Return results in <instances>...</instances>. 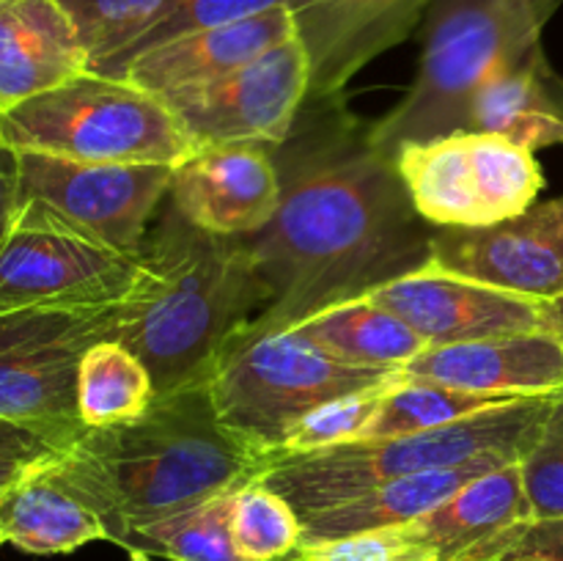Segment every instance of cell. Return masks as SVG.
<instances>
[{
    "label": "cell",
    "instance_id": "33",
    "mask_svg": "<svg viewBox=\"0 0 563 561\" xmlns=\"http://www.w3.org/2000/svg\"><path fill=\"white\" fill-rule=\"evenodd\" d=\"M108 311L60 314V311H16L0 314V355L22 346H44L55 341L102 339Z\"/></svg>",
    "mask_w": 563,
    "mask_h": 561
},
{
    "label": "cell",
    "instance_id": "30",
    "mask_svg": "<svg viewBox=\"0 0 563 561\" xmlns=\"http://www.w3.org/2000/svg\"><path fill=\"white\" fill-rule=\"evenodd\" d=\"M88 53V66L124 50L168 0H58Z\"/></svg>",
    "mask_w": 563,
    "mask_h": 561
},
{
    "label": "cell",
    "instance_id": "11",
    "mask_svg": "<svg viewBox=\"0 0 563 561\" xmlns=\"http://www.w3.org/2000/svg\"><path fill=\"white\" fill-rule=\"evenodd\" d=\"M308 91V55L300 38L291 36L229 75L163 94V102L196 148L218 143L280 146L291 135Z\"/></svg>",
    "mask_w": 563,
    "mask_h": 561
},
{
    "label": "cell",
    "instance_id": "15",
    "mask_svg": "<svg viewBox=\"0 0 563 561\" xmlns=\"http://www.w3.org/2000/svg\"><path fill=\"white\" fill-rule=\"evenodd\" d=\"M168 201L209 234H256L280 207V176L273 146L218 143L196 148L174 168Z\"/></svg>",
    "mask_w": 563,
    "mask_h": 561
},
{
    "label": "cell",
    "instance_id": "39",
    "mask_svg": "<svg viewBox=\"0 0 563 561\" xmlns=\"http://www.w3.org/2000/svg\"><path fill=\"white\" fill-rule=\"evenodd\" d=\"M130 561H154V556L146 550H130Z\"/></svg>",
    "mask_w": 563,
    "mask_h": 561
},
{
    "label": "cell",
    "instance_id": "19",
    "mask_svg": "<svg viewBox=\"0 0 563 561\" xmlns=\"http://www.w3.org/2000/svg\"><path fill=\"white\" fill-rule=\"evenodd\" d=\"M88 72V53L58 0H0V110Z\"/></svg>",
    "mask_w": 563,
    "mask_h": 561
},
{
    "label": "cell",
    "instance_id": "9",
    "mask_svg": "<svg viewBox=\"0 0 563 561\" xmlns=\"http://www.w3.org/2000/svg\"><path fill=\"white\" fill-rule=\"evenodd\" d=\"M143 278V256L91 242L20 201L0 240V314H102L121 306Z\"/></svg>",
    "mask_w": 563,
    "mask_h": 561
},
{
    "label": "cell",
    "instance_id": "27",
    "mask_svg": "<svg viewBox=\"0 0 563 561\" xmlns=\"http://www.w3.org/2000/svg\"><path fill=\"white\" fill-rule=\"evenodd\" d=\"M234 493H223L168 520L137 528L124 539L121 548L146 550L170 561H242L231 539Z\"/></svg>",
    "mask_w": 563,
    "mask_h": 561
},
{
    "label": "cell",
    "instance_id": "2",
    "mask_svg": "<svg viewBox=\"0 0 563 561\" xmlns=\"http://www.w3.org/2000/svg\"><path fill=\"white\" fill-rule=\"evenodd\" d=\"M102 520L108 542L168 520L262 471V457L234 438L214 410L209 383L157 394L146 413L113 427H82L42 468Z\"/></svg>",
    "mask_w": 563,
    "mask_h": 561
},
{
    "label": "cell",
    "instance_id": "1",
    "mask_svg": "<svg viewBox=\"0 0 563 561\" xmlns=\"http://www.w3.org/2000/svg\"><path fill=\"white\" fill-rule=\"evenodd\" d=\"M273 157L280 207L242 237L267 289V308L247 328H297L432 262L438 229L416 212L396 160L372 146L368 124L341 97L306 99Z\"/></svg>",
    "mask_w": 563,
    "mask_h": 561
},
{
    "label": "cell",
    "instance_id": "12",
    "mask_svg": "<svg viewBox=\"0 0 563 561\" xmlns=\"http://www.w3.org/2000/svg\"><path fill=\"white\" fill-rule=\"evenodd\" d=\"M368 297L405 319L429 346L498 336L561 333L553 300L500 289L432 264L379 286Z\"/></svg>",
    "mask_w": 563,
    "mask_h": 561
},
{
    "label": "cell",
    "instance_id": "36",
    "mask_svg": "<svg viewBox=\"0 0 563 561\" xmlns=\"http://www.w3.org/2000/svg\"><path fill=\"white\" fill-rule=\"evenodd\" d=\"M278 561H401V544L394 528L352 534L330 542L300 544Z\"/></svg>",
    "mask_w": 563,
    "mask_h": 561
},
{
    "label": "cell",
    "instance_id": "13",
    "mask_svg": "<svg viewBox=\"0 0 563 561\" xmlns=\"http://www.w3.org/2000/svg\"><path fill=\"white\" fill-rule=\"evenodd\" d=\"M432 267L539 300L563 295V196L493 229H438Z\"/></svg>",
    "mask_w": 563,
    "mask_h": 561
},
{
    "label": "cell",
    "instance_id": "22",
    "mask_svg": "<svg viewBox=\"0 0 563 561\" xmlns=\"http://www.w3.org/2000/svg\"><path fill=\"white\" fill-rule=\"evenodd\" d=\"M97 339L55 341L0 355V421L82 427L77 416V363Z\"/></svg>",
    "mask_w": 563,
    "mask_h": 561
},
{
    "label": "cell",
    "instance_id": "26",
    "mask_svg": "<svg viewBox=\"0 0 563 561\" xmlns=\"http://www.w3.org/2000/svg\"><path fill=\"white\" fill-rule=\"evenodd\" d=\"M515 399H495V396L467 394V391L445 388V385L427 383V380L401 377L385 388L372 421L363 427L357 440L374 438H401V435L429 432V429L445 427L460 418L473 416L487 407L504 405Z\"/></svg>",
    "mask_w": 563,
    "mask_h": 561
},
{
    "label": "cell",
    "instance_id": "23",
    "mask_svg": "<svg viewBox=\"0 0 563 561\" xmlns=\"http://www.w3.org/2000/svg\"><path fill=\"white\" fill-rule=\"evenodd\" d=\"M0 534L25 553H71L97 539H108V528L80 498L60 487L42 468L25 473L0 493Z\"/></svg>",
    "mask_w": 563,
    "mask_h": 561
},
{
    "label": "cell",
    "instance_id": "21",
    "mask_svg": "<svg viewBox=\"0 0 563 561\" xmlns=\"http://www.w3.org/2000/svg\"><path fill=\"white\" fill-rule=\"evenodd\" d=\"M467 130L504 135L531 152L563 146V77L544 50L476 94Z\"/></svg>",
    "mask_w": 563,
    "mask_h": 561
},
{
    "label": "cell",
    "instance_id": "41",
    "mask_svg": "<svg viewBox=\"0 0 563 561\" xmlns=\"http://www.w3.org/2000/svg\"><path fill=\"white\" fill-rule=\"evenodd\" d=\"M5 542V539H3V534H0V544H3Z\"/></svg>",
    "mask_w": 563,
    "mask_h": 561
},
{
    "label": "cell",
    "instance_id": "29",
    "mask_svg": "<svg viewBox=\"0 0 563 561\" xmlns=\"http://www.w3.org/2000/svg\"><path fill=\"white\" fill-rule=\"evenodd\" d=\"M231 539L242 561H278L300 548V515L275 490L253 479L234 493Z\"/></svg>",
    "mask_w": 563,
    "mask_h": 561
},
{
    "label": "cell",
    "instance_id": "24",
    "mask_svg": "<svg viewBox=\"0 0 563 561\" xmlns=\"http://www.w3.org/2000/svg\"><path fill=\"white\" fill-rule=\"evenodd\" d=\"M297 333L350 366L396 372L427 350V341L372 297L341 302L297 324Z\"/></svg>",
    "mask_w": 563,
    "mask_h": 561
},
{
    "label": "cell",
    "instance_id": "17",
    "mask_svg": "<svg viewBox=\"0 0 563 561\" xmlns=\"http://www.w3.org/2000/svg\"><path fill=\"white\" fill-rule=\"evenodd\" d=\"M520 462L500 465L456 490L427 515L396 526L401 561H467L506 528L531 520Z\"/></svg>",
    "mask_w": 563,
    "mask_h": 561
},
{
    "label": "cell",
    "instance_id": "18",
    "mask_svg": "<svg viewBox=\"0 0 563 561\" xmlns=\"http://www.w3.org/2000/svg\"><path fill=\"white\" fill-rule=\"evenodd\" d=\"M291 36H295V22L289 9L278 6L247 20L187 33L174 42L159 44L137 55L124 69L121 80H130L143 91L163 97L176 88L201 86L214 77L229 75Z\"/></svg>",
    "mask_w": 563,
    "mask_h": 561
},
{
    "label": "cell",
    "instance_id": "16",
    "mask_svg": "<svg viewBox=\"0 0 563 561\" xmlns=\"http://www.w3.org/2000/svg\"><path fill=\"white\" fill-rule=\"evenodd\" d=\"M399 372L495 399L553 396L563 388V336L520 333L427 346Z\"/></svg>",
    "mask_w": 563,
    "mask_h": 561
},
{
    "label": "cell",
    "instance_id": "31",
    "mask_svg": "<svg viewBox=\"0 0 563 561\" xmlns=\"http://www.w3.org/2000/svg\"><path fill=\"white\" fill-rule=\"evenodd\" d=\"M388 385L361 391V394H352V396H341V399H333L328 402V405H322L319 410H313L311 416L302 418V421L297 424L295 432L286 438V443L280 446L275 454H306V451L330 449V446H341V443H352V440H357L361 438L363 427L372 421L374 410H377L379 399H383Z\"/></svg>",
    "mask_w": 563,
    "mask_h": 561
},
{
    "label": "cell",
    "instance_id": "40",
    "mask_svg": "<svg viewBox=\"0 0 563 561\" xmlns=\"http://www.w3.org/2000/svg\"><path fill=\"white\" fill-rule=\"evenodd\" d=\"M555 302V311H559V330H561V336H563V295L559 297V300H553Z\"/></svg>",
    "mask_w": 563,
    "mask_h": 561
},
{
    "label": "cell",
    "instance_id": "10",
    "mask_svg": "<svg viewBox=\"0 0 563 561\" xmlns=\"http://www.w3.org/2000/svg\"><path fill=\"white\" fill-rule=\"evenodd\" d=\"M16 204H38L91 242L137 256L174 179L170 165L75 163L16 152Z\"/></svg>",
    "mask_w": 563,
    "mask_h": 561
},
{
    "label": "cell",
    "instance_id": "37",
    "mask_svg": "<svg viewBox=\"0 0 563 561\" xmlns=\"http://www.w3.org/2000/svg\"><path fill=\"white\" fill-rule=\"evenodd\" d=\"M16 174H20L16 152L0 141V240L16 212Z\"/></svg>",
    "mask_w": 563,
    "mask_h": 561
},
{
    "label": "cell",
    "instance_id": "3",
    "mask_svg": "<svg viewBox=\"0 0 563 561\" xmlns=\"http://www.w3.org/2000/svg\"><path fill=\"white\" fill-rule=\"evenodd\" d=\"M141 256V284L110 308L102 339L130 346L157 394L209 383L225 344L267 308L247 242L198 229L165 198Z\"/></svg>",
    "mask_w": 563,
    "mask_h": 561
},
{
    "label": "cell",
    "instance_id": "32",
    "mask_svg": "<svg viewBox=\"0 0 563 561\" xmlns=\"http://www.w3.org/2000/svg\"><path fill=\"white\" fill-rule=\"evenodd\" d=\"M520 468L531 515L563 517V388L553 394L542 432Z\"/></svg>",
    "mask_w": 563,
    "mask_h": 561
},
{
    "label": "cell",
    "instance_id": "6",
    "mask_svg": "<svg viewBox=\"0 0 563 561\" xmlns=\"http://www.w3.org/2000/svg\"><path fill=\"white\" fill-rule=\"evenodd\" d=\"M0 141L14 152L75 163L170 168L196 152L163 97L93 72L0 110Z\"/></svg>",
    "mask_w": 563,
    "mask_h": 561
},
{
    "label": "cell",
    "instance_id": "4",
    "mask_svg": "<svg viewBox=\"0 0 563 561\" xmlns=\"http://www.w3.org/2000/svg\"><path fill=\"white\" fill-rule=\"evenodd\" d=\"M563 0H432L423 16L421 69L410 91L368 141L385 157L407 143L467 130L476 94L542 47V31Z\"/></svg>",
    "mask_w": 563,
    "mask_h": 561
},
{
    "label": "cell",
    "instance_id": "14",
    "mask_svg": "<svg viewBox=\"0 0 563 561\" xmlns=\"http://www.w3.org/2000/svg\"><path fill=\"white\" fill-rule=\"evenodd\" d=\"M432 0H289L311 69L308 99H335L385 50L405 42Z\"/></svg>",
    "mask_w": 563,
    "mask_h": 561
},
{
    "label": "cell",
    "instance_id": "20",
    "mask_svg": "<svg viewBox=\"0 0 563 561\" xmlns=\"http://www.w3.org/2000/svg\"><path fill=\"white\" fill-rule=\"evenodd\" d=\"M511 462L517 460L489 454L465 462V465L418 473V476L379 484V487L368 490V493L357 495V498L341 501V504L328 506V509H319L313 512V515L300 517V544L330 542V539L352 537V534L383 531V528L405 526V522L432 512L434 506L443 504L445 498H451L456 490H462L467 482L482 476V473L495 471V468L500 465H511Z\"/></svg>",
    "mask_w": 563,
    "mask_h": 561
},
{
    "label": "cell",
    "instance_id": "35",
    "mask_svg": "<svg viewBox=\"0 0 563 561\" xmlns=\"http://www.w3.org/2000/svg\"><path fill=\"white\" fill-rule=\"evenodd\" d=\"M82 427L0 421V471H36L64 454Z\"/></svg>",
    "mask_w": 563,
    "mask_h": 561
},
{
    "label": "cell",
    "instance_id": "8",
    "mask_svg": "<svg viewBox=\"0 0 563 561\" xmlns=\"http://www.w3.org/2000/svg\"><path fill=\"white\" fill-rule=\"evenodd\" d=\"M394 160L412 207L434 229H493L531 209L544 187L531 148L493 132L407 143Z\"/></svg>",
    "mask_w": 563,
    "mask_h": 561
},
{
    "label": "cell",
    "instance_id": "5",
    "mask_svg": "<svg viewBox=\"0 0 563 561\" xmlns=\"http://www.w3.org/2000/svg\"><path fill=\"white\" fill-rule=\"evenodd\" d=\"M553 396L504 402L429 432L352 440L306 454L264 457L256 482L275 490L300 517L352 501L379 484L465 465L478 457L522 462L533 449Z\"/></svg>",
    "mask_w": 563,
    "mask_h": 561
},
{
    "label": "cell",
    "instance_id": "28",
    "mask_svg": "<svg viewBox=\"0 0 563 561\" xmlns=\"http://www.w3.org/2000/svg\"><path fill=\"white\" fill-rule=\"evenodd\" d=\"M286 3L289 0H168L159 9V14L148 22L141 36L132 38L124 50L113 53L110 58L88 66V72L104 77H121L137 55L148 53V50L159 47V44L174 42V38L187 36V33L209 31V28L247 20V16L278 9V6Z\"/></svg>",
    "mask_w": 563,
    "mask_h": 561
},
{
    "label": "cell",
    "instance_id": "38",
    "mask_svg": "<svg viewBox=\"0 0 563 561\" xmlns=\"http://www.w3.org/2000/svg\"><path fill=\"white\" fill-rule=\"evenodd\" d=\"M25 473H31V471H0V493H3L5 487H11L14 482H20Z\"/></svg>",
    "mask_w": 563,
    "mask_h": 561
},
{
    "label": "cell",
    "instance_id": "7",
    "mask_svg": "<svg viewBox=\"0 0 563 561\" xmlns=\"http://www.w3.org/2000/svg\"><path fill=\"white\" fill-rule=\"evenodd\" d=\"M396 377L399 369L383 372L335 361L295 328L253 330L245 324L225 344L209 377V394L225 429L264 460L313 410Z\"/></svg>",
    "mask_w": 563,
    "mask_h": 561
},
{
    "label": "cell",
    "instance_id": "34",
    "mask_svg": "<svg viewBox=\"0 0 563 561\" xmlns=\"http://www.w3.org/2000/svg\"><path fill=\"white\" fill-rule=\"evenodd\" d=\"M467 561H563V517H531L484 542Z\"/></svg>",
    "mask_w": 563,
    "mask_h": 561
},
{
    "label": "cell",
    "instance_id": "25",
    "mask_svg": "<svg viewBox=\"0 0 563 561\" xmlns=\"http://www.w3.org/2000/svg\"><path fill=\"white\" fill-rule=\"evenodd\" d=\"M157 399L146 363L113 339H97L77 363V416L82 427H113L137 418Z\"/></svg>",
    "mask_w": 563,
    "mask_h": 561
}]
</instances>
